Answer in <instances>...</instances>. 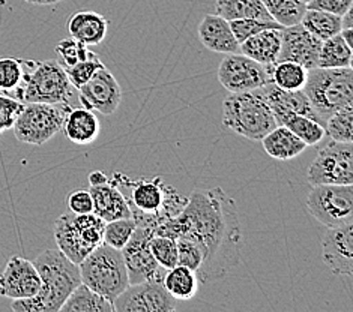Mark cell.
<instances>
[{"mask_svg": "<svg viewBox=\"0 0 353 312\" xmlns=\"http://www.w3.org/2000/svg\"><path fill=\"white\" fill-rule=\"evenodd\" d=\"M157 236L190 239L203 251L199 282L221 280L239 263L242 231L234 200L223 188L196 189L187 205L154 230Z\"/></svg>", "mask_w": 353, "mask_h": 312, "instance_id": "cell-1", "label": "cell"}, {"mask_svg": "<svg viewBox=\"0 0 353 312\" xmlns=\"http://www.w3.org/2000/svg\"><path fill=\"white\" fill-rule=\"evenodd\" d=\"M110 180L123 194L137 227L155 230L165 219L181 214L187 205V197H182L173 187L167 185L163 177L131 179L127 174L116 171Z\"/></svg>", "mask_w": 353, "mask_h": 312, "instance_id": "cell-2", "label": "cell"}, {"mask_svg": "<svg viewBox=\"0 0 353 312\" xmlns=\"http://www.w3.org/2000/svg\"><path fill=\"white\" fill-rule=\"evenodd\" d=\"M41 276L39 291L29 299L12 300L15 312H59L74 291L81 284L79 264L63 256L59 249H47L33 260Z\"/></svg>", "mask_w": 353, "mask_h": 312, "instance_id": "cell-3", "label": "cell"}, {"mask_svg": "<svg viewBox=\"0 0 353 312\" xmlns=\"http://www.w3.org/2000/svg\"><path fill=\"white\" fill-rule=\"evenodd\" d=\"M223 123L236 136L253 141H260L279 126L260 89L227 96L223 103Z\"/></svg>", "mask_w": 353, "mask_h": 312, "instance_id": "cell-4", "label": "cell"}, {"mask_svg": "<svg viewBox=\"0 0 353 312\" xmlns=\"http://www.w3.org/2000/svg\"><path fill=\"white\" fill-rule=\"evenodd\" d=\"M317 119L325 128L326 119L339 110L353 105V71L350 68L308 70L302 87Z\"/></svg>", "mask_w": 353, "mask_h": 312, "instance_id": "cell-5", "label": "cell"}, {"mask_svg": "<svg viewBox=\"0 0 353 312\" xmlns=\"http://www.w3.org/2000/svg\"><path fill=\"white\" fill-rule=\"evenodd\" d=\"M24 77L17 99L23 104H70L74 87L59 61H23Z\"/></svg>", "mask_w": 353, "mask_h": 312, "instance_id": "cell-6", "label": "cell"}, {"mask_svg": "<svg viewBox=\"0 0 353 312\" xmlns=\"http://www.w3.org/2000/svg\"><path fill=\"white\" fill-rule=\"evenodd\" d=\"M81 284L113 300L130 285L127 266L121 249L101 243L79 264Z\"/></svg>", "mask_w": 353, "mask_h": 312, "instance_id": "cell-7", "label": "cell"}, {"mask_svg": "<svg viewBox=\"0 0 353 312\" xmlns=\"http://www.w3.org/2000/svg\"><path fill=\"white\" fill-rule=\"evenodd\" d=\"M105 221L95 214H63L54 222V240L57 249L72 263L80 264L92 251L103 243Z\"/></svg>", "mask_w": 353, "mask_h": 312, "instance_id": "cell-8", "label": "cell"}, {"mask_svg": "<svg viewBox=\"0 0 353 312\" xmlns=\"http://www.w3.org/2000/svg\"><path fill=\"white\" fill-rule=\"evenodd\" d=\"M70 108V104H24L12 126L15 138L24 145H46L57 132L62 131Z\"/></svg>", "mask_w": 353, "mask_h": 312, "instance_id": "cell-9", "label": "cell"}, {"mask_svg": "<svg viewBox=\"0 0 353 312\" xmlns=\"http://www.w3.org/2000/svg\"><path fill=\"white\" fill-rule=\"evenodd\" d=\"M305 205L310 214L326 229L353 222L352 185H314Z\"/></svg>", "mask_w": 353, "mask_h": 312, "instance_id": "cell-10", "label": "cell"}, {"mask_svg": "<svg viewBox=\"0 0 353 312\" xmlns=\"http://www.w3.org/2000/svg\"><path fill=\"white\" fill-rule=\"evenodd\" d=\"M308 182L313 185H352L353 146L352 143L331 141L317 152L308 168Z\"/></svg>", "mask_w": 353, "mask_h": 312, "instance_id": "cell-11", "label": "cell"}, {"mask_svg": "<svg viewBox=\"0 0 353 312\" xmlns=\"http://www.w3.org/2000/svg\"><path fill=\"white\" fill-rule=\"evenodd\" d=\"M218 81L230 94L250 92L272 83V65H262L243 54H227L218 66Z\"/></svg>", "mask_w": 353, "mask_h": 312, "instance_id": "cell-12", "label": "cell"}, {"mask_svg": "<svg viewBox=\"0 0 353 312\" xmlns=\"http://www.w3.org/2000/svg\"><path fill=\"white\" fill-rule=\"evenodd\" d=\"M176 300L164 289L163 280L130 284L113 300L116 312H173Z\"/></svg>", "mask_w": 353, "mask_h": 312, "instance_id": "cell-13", "label": "cell"}, {"mask_svg": "<svg viewBox=\"0 0 353 312\" xmlns=\"http://www.w3.org/2000/svg\"><path fill=\"white\" fill-rule=\"evenodd\" d=\"M154 230L137 227L128 243L121 249L127 266L130 284H139L149 280H163L167 269L161 267L149 248Z\"/></svg>", "mask_w": 353, "mask_h": 312, "instance_id": "cell-14", "label": "cell"}, {"mask_svg": "<svg viewBox=\"0 0 353 312\" xmlns=\"http://www.w3.org/2000/svg\"><path fill=\"white\" fill-rule=\"evenodd\" d=\"M79 90L80 104L104 116L113 114L121 105L122 89L114 75L105 66L98 70L94 77Z\"/></svg>", "mask_w": 353, "mask_h": 312, "instance_id": "cell-15", "label": "cell"}, {"mask_svg": "<svg viewBox=\"0 0 353 312\" xmlns=\"http://www.w3.org/2000/svg\"><path fill=\"white\" fill-rule=\"evenodd\" d=\"M41 276L33 261L11 257L0 273V296L11 300L29 299L39 291Z\"/></svg>", "mask_w": 353, "mask_h": 312, "instance_id": "cell-16", "label": "cell"}, {"mask_svg": "<svg viewBox=\"0 0 353 312\" xmlns=\"http://www.w3.org/2000/svg\"><path fill=\"white\" fill-rule=\"evenodd\" d=\"M322 41L302 26L301 23L281 29V48L276 62L290 61L304 66L305 70L317 68L319 52Z\"/></svg>", "mask_w": 353, "mask_h": 312, "instance_id": "cell-17", "label": "cell"}, {"mask_svg": "<svg viewBox=\"0 0 353 312\" xmlns=\"http://www.w3.org/2000/svg\"><path fill=\"white\" fill-rule=\"evenodd\" d=\"M322 257L334 275H353V222L327 229L322 242Z\"/></svg>", "mask_w": 353, "mask_h": 312, "instance_id": "cell-18", "label": "cell"}, {"mask_svg": "<svg viewBox=\"0 0 353 312\" xmlns=\"http://www.w3.org/2000/svg\"><path fill=\"white\" fill-rule=\"evenodd\" d=\"M199 39L208 50L220 54L239 52V42L234 38L230 23L218 14H206L199 24Z\"/></svg>", "mask_w": 353, "mask_h": 312, "instance_id": "cell-19", "label": "cell"}, {"mask_svg": "<svg viewBox=\"0 0 353 312\" xmlns=\"http://www.w3.org/2000/svg\"><path fill=\"white\" fill-rule=\"evenodd\" d=\"M262 94L266 99V103L271 107L275 121H279L281 116L289 113L304 114L307 117H311L316 122H319L317 114L314 113L313 107H311L308 98L305 96L302 89L299 90H284L279 86H275L274 83H269L266 86L260 87ZM321 123V122H319Z\"/></svg>", "mask_w": 353, "mask_h": 312, "instance_id": "cell-20", "label": "cell"}, {"mask_svg": "<svg viewBox=\"0 0 353 312\" xmlns=\"http://www.w3.org/2000/svg\"><path fill=\"white\" fill-rule=\"evenodd\" d=\"M89 192L94 200V214L104 219L105 222L113 219L131 218L127 200L112 180L98 187H89Z\"/></svg>", "mask_w": 353, "mask_h": 312, "instance_id": "cell-21", "label": "cell"}, {"mask_svg": "<svg viewBox=\"0 0 353 312\" xmlns=\"http://www.w3.org/2000/svg\"><path fill=\"white\" fill-rule=\"evenodd\" d=\"M62 131L66 138L75 143V145L86 146L92 145L99 137L101 123L92 110L85 107H71L68 114L65 117Z\"/></svg>", "mask_w": 353, "mask_h": 312, "instance_id": "cell-22", "label": "cell"}, {"mask_svg": "<svg viewBox=\"0 0 353 312\" xmlns=\"http://www.w3.org/2000/svg\"><path fill=\"white\" fill-rule=\"evenodd\" d=\"M108 20L95 11H79L68 21L71 38L80 41L88 47L98 45L107 37Z\"/></svg>", "mask_w": 353, "mask_h": 312, "instance_id": "cell-23", "label": "cell"}, {"mask_svg": "<svg viewBox=\"0 0 353 312\" xmlns=\"http://www.w3.org/2000/svg\"><path fill=\"white\" fill-rule=\"evenodd\" d=\"M281 48V29H266L239 44V52L262 65L276 63Z\"/></svg>", "mask_w": 353, "mask_h": 312, "instance_id": "cell-24", "label": "cell"}, {"mask_svg": "<svg viewBox=\"0 0 353 312\" xmlns=\"http://www.w3.org/2000/svg\"><path fill=\"white\" fill-rule=\"evenodd\" d=\"M260 141H262L266 154L274 159H279V161H290V159H295L307 147L304 141L298 138L295 134L283 125L275 126V128L269 134H266Z\"/></svg>", "mask_w": 353, "mask_h": 312, "instance_id": "cell-25", "label": "cell"}, {"mask_svg": "<svg viewBox=\"0 0 353 312\" xmlns=\"http://www.w3.org/2000/svg\"><path fill=\"white\" fill-rule=\"evenodd\" d=\"M163 285L176 300H191L199 293V280L196 272L181 264H176L169 271H165Z\"/></svg>", "mask_w": 353, "mask_h": 312, "instance_id": "cell-26", "label": "cell"}, {"mask_svg": "<svg viewBox=\"0 0 353 312\" xmlns=\"http://www.w3.org/2000/svg\"><path fill=\"white\" fill-rule=\"evenodd\" d=\"M62 312H114V305L90 290L88 285L79 284L61 308Z\"/></svg>", "mask_w": 353, "mask_h": 312, "instance_id": "cell-27", "label": "cell"}, {"mask_svg": "<svg viewBox=\"0 0 353 312\" xmlns=\"http://www.w3.org/2000/svg\"><path fill=\"white\" fill-rule=\"evenodd\" d=\"M215 11L227 21L242 19L272 20L262 0H216Z\"/></svg>", "mask_w": 353, "mask_h": 312, "instance_id": "cell-28", "label": "cell"}, {"mask_svg": "<svg viewBox=\"0 0 353 312\" xmlns=\"http://www.w3.org/2000/svg\"><path fill=\"white\" fill-rule=\"evenodd\" d=\"M352 47L343 39L340 33L322 41L319 52V68H350L352 66Z\"/></svg>", "mask_w": 353, "mask_h": 312, "instance_id": "cell-29", "label": "cell"}, {"mask_svg": "<svg viewBox=\"0 0 353 312\" xmlns=\"http://www.w3.org/2000/svg\"><path fill=\"white\" fill-rule=\"evenodd\" d=\"M276 123L290 129L298 138L304 141L307 146H317L326 136L325 128L321 123L304 114H296V113L284 114L279 121H276Z\"/></svg>", "mask_w": 353, "mask_h": 312, "instance_id": "cell-30", "label": "cell"}, {"mask_svg": "<svg viewBox=\"0 0 353 312\" xmlns=\"http://www.w3.org/2000/svg\"><path fill=\"white\" fill-rule=\"evenodd\" d=\"M301 24L311 35H314L321 41L337 35L343 28L340 15H334L319 10H307L304 15H302Z\"/></svg>", "mask_w": 353, "mask_h": 312, "instance_id": "cell-31", "label": "cell"}, {"mask_svg": "<svg viewBox=\"0 0 353 312\" xmlns=\"http://www.w3.org/2000/svg\"><path fill=\"white\" fill-rule=\"evenodd\" d=\"M262 3L272 20L283 28L301 23L302 15L307 11V5L301 0H262Z\"/></svg>", "mask_w": 353, "mask_h": 312, "instance_id": "cell-32", "label": "cell"}, {"mask_svg": "<svg viewBox=\"0 0 353 312\" xmlns=\"http://www.w3.org/2000/svg\"><path fill=\"white\" fill-rule=\"evenodd\" d=\"M307 74L308 70H305L304 66L290 61L276 62L272 65V83L284 90H299L304 87Z\"/></svg>", "mask_w": 353, "mask_h": 312, "instance_id": "cell-33", "label": "cell"}, {"mask_svg": "<svg viewBox=\"0 0 353 312\" xmlns=\"http://www.w3.org/2000/svg\"><path fill=\"white\" fill-rule=\"evenodd\" d=\"M24 77L23 59L0 57V94L17 99Z\"/></svg>", "mask_w": 353, "mask_h": 312, "instance_id": "cell-34", "label": "cell"}, {"mask_svg": "<svg viewBox=\"0 0 353 312\" xmlns=\"http://www.w3.org/2000/svg\"><path fill=\"white\" fill-rule=\"evenodd\" d=\"M352 125H353V105H347L327 117L325 123V132L334 141L352 143L353 141Z\"/></svg>", "mask_w": 353, "mask_h": 312, "instance_id": "cell-35", "label": "cell"}, {"mask_svg": "<svg viewBox=\"0 0 353 312\" xmlns=\"http://www.w3.org/2000/svg\"><path fill=\"white\" fill-rule=\"evenodd\" d=\"M137 229V224L132 218H121L105 222L103 243L108 247L122 249L128 243L134 230Z\"/></svg>", "mask_w": 353, "mask_h": 312, "instance_id": "cell-36", "label": "cell"}, {"mask_svg": "<svg viewBox=\"0 0 353 312\" xmlns=\"http://www.w3.org/2000/svg\"><path fill=\"white\" fill-rule=\"evenodd\" d=\"M149 248L152 251L157 263L167 269V271L178 264V245H176V239L154 234L149 242Z\"/></svg>", "mask_w": 353, "mask_h": 312, "instance_id": "cell-37", "label": "cell"}, {"mask_svg": "<svg viewBox=\"0 0 353 312\" xmlns=\"http://www.w3.org/2000/svg\"><path fill=\"white\" fill-rule=\"evenodd\" d=\"M56 53L59 56V63L62 66H72L77 62L86 61V59L95 56L94 52H90L89 47L81 44L80 41L68 38L62 39L56 45Z\"/></svg>", "mask_w": 353, "mask_h": 312, "instance_id": "cell-38", "label": "cell"}, {"mask_svg": "<svg viewBox=\"0 0 353 312\" xmlns=\"http://www.w3.org/2000/svg\"><path fill=\"white\" fill-rule=\"evenodd\" d=\"M101 68H104V63L101 62V59L97 54L86 59V61L77 62L72 66H63V70L66 75H68V80L74 89H80L83 84L88 83L94 77V74Z\"/></svg>", "mask_w": 353, "mask_h": 312, "instance_id": "cell-39", "label": "cell"}, {"mask_svg": "<svg viewBox=\"0 0 353 312\" xmlns=\"http://www.w3.org/2000/svg\"><path fill=\"white\" fill-rule=\"evenodd\" d=\"M229 23H230V29L233 32V35L239 44L262 30L283 29L281 24H279L274 20L268 21V20H256V19H242V20H232Z\"/></svg>", "mask_w": 353, "mask_h": 312, "instance_id": "cell-40", "label": "cell"}, {"mask_svg": "<svg viewBox=\"0 0 353 312\" xmlns=\"http://www.w3.org/2000/svg\"><path fill=\"white\" fill-rule=\"evenodd\" d=\"M178 245V264L191 269L197 272L201 263H203V251L196 242L190 239H176Z\"/></svg>", "mask_w": 353, "mask_h": 312, "instance_id": "cell-41", "label": "cell"}, {"mask_svg": "<svg viewBox=\"0 0 353 312\" xmlns=\"http://www.w3.org/2000/svg\"><path fill=\"white\" fill-rule=\"evenodd\" d=\"M23 103L5 94H0V136L8 129H12L17 116L20 114Z\"/></svg>", "mask_w": 353, "mask_h": 312, "instance_id": "cell-42", "label": "cell"}, {"mask_svg": "<svg viewBox=\"0 0 353 312\" xmlns=\"http://www.w3.org/2000/svg\"><path fill=\"white\" fill-rule=\"evenodd\" d=\"M68 207L72 214H94V200L89 189H74L68 196Z\"/></svg>", "mask_w": 353, "mask_h": 312, "instance_id": "cell-43", "label": "cell"}, {"mask_svg": "<svg viewBox=\"0 0 353 312\" xmlns=\"http://www.w3.org/2000/svg\"><path fill=\"white\" fill-rule=\"evenodd\" d=\"M353 0H310L307 10H319L343 17L352 10Z\"/></svg>", "mask_w": 353, "mask_h": 312, "instance_id": "cell-44", "label": "cell"}, {"mask_svg": "<svg viewBox=\"0 0 353 312\" xmlns=\"http://www.w3.org/2000/svg\"><path fill=\"white\" fill-rule=\"evenodd\" d=\"M88 180H89V187H98V185H104L107 183L108 180H110V177H108L105 173L99 171V170H95L92 171L89 176H88Z\"/></svg>", "mask_w": 353, "mask_h": 312, "instance_id": "cell-45", "label": "cell"}, {"mask_svg": "<svg viewBox=\"0 0 353 312\" xmlns=\"http://www.w3.org/2000/svg\"><path fill=\"white\" fill-rule=\"evenodd\" d=\"M340 35L343 37V39L347 42V44L353 48V42H352V37H353V29L352 28H346L340 30Z\"/></svg>", "mask_w": 353, "mask_h": 312, "instance_id": "cell-46", "label": "cell"}, {"mask_svg": "<svg viewBox=\"0 0 353 312\" xmlns=\"http://www.w3.org/2000/svg\"><path fill=\"white\" fill-rule=\"evenodd\" d=\"M24 2H29L33 5H53L57 2H62V0H24Z\"/></svg>", "mask_w": 353, "mask_h": 312, "instance_id": "cell-47", "label": "cell"}, {"mask_svg": "<svg viewBox=\"0 0 353 312\" xmlns=\"http://www.w3.org/2000/svg\"><path fill=\"white\" fill-rule=\"evenodd\" d=\"M301 2H304V3H305V5H307V3H308V2H310V0H301Z\"/></svg>", "mask_w": 353, "mask_h": 312, "instance_id": "cell-48", "label": "cell"}]
</instances>
